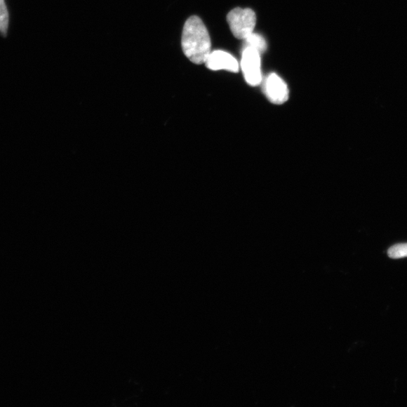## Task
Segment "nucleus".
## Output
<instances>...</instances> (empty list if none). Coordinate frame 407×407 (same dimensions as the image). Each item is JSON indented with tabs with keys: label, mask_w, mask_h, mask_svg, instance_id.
Masks as SVG:
<instances>
[{
	"label": "nucleus",
	"mask_w": 407,
	"mask_h": 407,
	"mask_svg": "<svg viewBox=\"0 0 407 407\" xmlns=\"http://www.w3.org/2000/svg\"><path fill=\"white\" fill-rule=\"evenodd\" d=\"M182 48L192 63L205 64L211 52V42L208 29L200 18L192 16L187 20L182 29Z\"/></svg>",
	"instance_id": "f257e3e1"
},
{
	"label": "nucleus",
	"mask_w": 407,
	"mask_h": 407,
	"mask_svg": "<svg viewBox=\"0 0 407 407\" xmlns=\"http://www.w3.org/2000/svg\"><path fill=\"white\" fill-rule=\"evenodd\" d=\"M227 22L232 33L239 39H246L255 28L257 17L251 8H236L227 15Z\"/></svg>",
	"instance_id": "f03ea898"
},
{
	"label": "nucleus",
	"mask_w": 407,
	"mask_h": 407,
	"mask_svg": "<svg viewBox=\"0 0 407 407\" xmlns=\"http://www.w3.org/2000/svg\"><path fill=\"white\" fill-rule=\"evenodd\" d=\"M241 67L247 83L258 86L262 81L260 53L257 50L246 46L243 50Z\"/></svg>",
	"instance_id": "7ed1b4c3"
},
{
	"label": "nucleus",
	"mask_w": 407,
	"mask_h": 407,
	"mask_svg": "<svg viewBox=\"0 0 407 407\" xmlns=\"http://www.w3.org/2000/svg\"><path fill=\"white\" fill-rule=\"evenodd\" d=\"M265 95L274 105H283L288 100L289 90L284 81L276 74H269L264 81Z\"/></svg>",
	"instance_id": "20e7f679"
},
{
	"label": "nucleus",
	"mask_w": 407,
	"mask_h": 407,
	"mask_svg": "<svg viewBox=\"0 0 407 407\" xmlns=\"http://www.w3.org/2000/svg\"><path fill=\"white\" fill-rule=\"evenodd\" d=\"M205 64L211 70H227L229 72L238 73L239 65L237 60L224 51L218 50L211 52Z\"/></svg>",
	"instance_id": "39448f33"
},
{
	"label": "nucleus",
	"mask_w": 407,
	"mask_h": 407,
	"mask_svg": "<svg viewBox=\"0 0 407 407\" xmlns=\"http://www.w3.org/2000/svg\"><path fill=\"white\" fill-rule=\"evenodd\" d=\"M246 41L247 46L257 50L260 54L267 50V44L266 40L260 34L252 33L246 39Z\"/></svg>",
	"instance_id": "423d86ee"
},
{
	"label": "nucleus",
	"mask_w": 407,
	"mask_h": 407,
	"mask_svg": "<svg viewBox=\"0 0 407 407\" xmlns=\"http://www.w3.org/2000/svg\"><path fill=\"white\" fill-rule=\"evenodd\" d=\"M9 16L5 0H0V34L6 36Z\"/></svg>",
	"instance_id": "0eeeda50"
},
{
	"label": "nucleus",
	"mask_w": 407,
	"mask_h": 407,
	"mask_svg": "<svg viewBox=\"0 0 407 407\" xmlns=\"http://www.w3.org/2000/svg\"><path fill=\"white\" fill-rule=\"evenodd\" d=\"M388 255L392 259L407 258V243L395 244L389 248Z\"/></svg>",
	"instance_id": "6e6552de"
}]
</instances>
